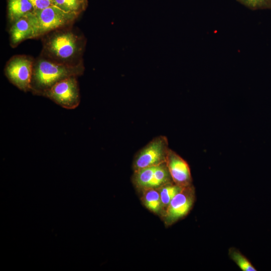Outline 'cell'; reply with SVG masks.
Wrapping results in <instances>:
<instances>
[{"label": "cell", "instance_id": "obj_16", "mask_svg": "<svg viewBox=\"0 0 271 271\" xmlns=\"http://www.w3.org/2000/svg\"><path fill=\"white\" fill-rule=\"evenodd\" d=\"M241 3L253 10L271 9V0H238Z\"/></svg>", "mask_w": 271, "mask_h": 271}, {"label": "cell", "instance_id": "obj_5", "mask_svg": "<svg viewBox=\"0 0 271 271\" xmlns=\"http://www.w3.org/2000/svg\"><path fill=\"white\" fill-rule=\"evenodd\" d=\"M38 27V38L55 30L73 25L78 17L56 6L35 11Z\"/></svg>", "mask_w": 271, "mask_h": 271}, {"label": "cell", "instance_id": "obj_15", "mask_svg": "<svg viewBox=\"0 0 271 271\" xmlns=\"http://www.w3.org/2000/svg\"><path fill=\"white\" fill-rule=\"evenodd\" d=\"M229 258L242 271H256L250 261L237 248L231 247L228 252Z\"/></svg>", "mask_w": 271, "mask_h": 271}, {"label": "cell", "instance_id": "obj_8", "mask_svg": "<svg viewBox=\"0 0 271 271\" xmlns=\"http://www.w3.org/2000/svg\"><path fill=\"white\" fill-rule=\"evenodd\" d=\"M139 189H158L166 184L173 182L166 163L134 171L132 178Z\"/></svg>", "mask_w": 271, "mask_h": 271}, {"label": "cell", "instance_id": "obj_11", "mask_svg": "<svg viewBox=\"0 0 271 271\" xmlns=\"http://www.w3.org/2000/svg\"><path fill=\"white\" fill-rule=\"evenodd\" d=\"M9 26L20 18L35 12L29 0H7Z\"/></svg>", "mask_w": 271, "mask_h": 271}, {"label": "cell", "instance_id": "obj_2", "mask_svg": "<svg viewBox=\"0 0 271 271\" xmlns=\"http://www.w3.org/2000/svg\"><path fill=\"white\" fill-rule=\"evenodd\" d=\"M84 69V63L69 66L55 62L40 55L34 60L30 91L34 94L43 96L61 80L82 75Z\"/></svg>", "mask_w": 271, "mask_h": 271}, {"label": "cell", "instance_id": "obj_1", "mask_svg": "<svg viewBox=\"0 0 271 271\" xmlns=\"http://www.w3.org/2000/svg\"><path fill=\"white\" fill-rule=\"evenodd\" d=\"M42 38L40 55L55 62L69 66L83 63L85 37L72 25L50 32Z\"/></svg>", "mask_w": 271, "mask_h": 271}, {"label": "cell", "instance_id": "obj_10", "mask_svg": "<svg viewBox=\"0 0 271 271\" xmlns=\"http://www.w3.org/2000/svg\"><path fill=\"white\" fill-rule=\"evenodd\" d=\"M166 164L173 182L184 187L192 185L190 167L182 157L169 149Z\"/></svg>", "mask_w": 271, "mask_h": 271}, {"label": "cell", "instance_id": "obj_12", "mask_svg": "<svg viewBox=\"0 0 271 271\" xmlns=\"http://www.w3.org/2000/svg\"><path fill=\"white\" fill-rule=\"evenodd\" d=\"M143 190L144 192L143 200L146 207L155 213H160L163 206L158 189L148 188Z\"/></svg>", "mask_w": 271, "mask_h": 271}, {"label": "cell", "instance_id": "obj_4", "mask_svg": "<svg viewBox=\"0 0 271 271\" xmlns=\"http://www.w3.org/2000/svg\"><path fill=\"white\" fill-rule=\"evenodd\" d=\"M169 149L165 136L155 138L137 154L133 162L134 171L166 163Z\"/></svg>", "mask_w": 271, "mask_h": 271}, {"label": "cell", "instance_id": "obj_6", "mask_svg": "<svg viewBox=\"0 0 271 271\" xmlns=\"http://www.w3.org/2000/svg\"><path fill=\"white\" fill-rule=\"evenodd\" d=\"M77 77L71 76L57 82L43 94L63 108L72 109L80 101Z\"/></svg>", "mask_w": 271, "mask_h": 271}, {"label": "cell", "instance_id": "obj_9", "mask_svg": "<svg viewBox=\"0 0 271 271\" xmlns=\"http://www.w3.org/2000/svg\"><path fill=\"white\" fill-rule=\"evenodd\" d=\"M9 34L10 45L13 48L26 40L38 38V23L34 12L20 18L10 25Z\"/></svg>", "mask_w": 271, "mask_h": 271}, {"label": "cell", "instance_id": "obj_17", "mask_svg": "<svg viewBox=\"0 0 271 271\" xmlns=\"http://www.w3.org/2000/svg\"><path fill=\"white\" fill-rule=\"evenodd\" d=\"M35 11H40L48 7L55 6L54 0H29Z\"/></svg>", "mask_w": 271, "mask_h": 271}, {"label": "cell", "instance_id": "obj_14", "mask_svg": "<svg viewBox=\"0 0 271 271\" xmlns=\"http://www.w3.org/2000/svg\"><path fill=\"white\" fill-rule=\"evenodd\" d=\"M183 188L172 182L164 185L158 189L160 193L163 208L166 210L172 199Z\"/></svg>", "mask_w": 271, "mask_h": 271}, {"label": "cell", "instance_id": "obj_7", "mask_svg": "<svg viewBox=\"0 0 271 271\" xmlns=\"http://www.w3.org/2000/svg\"><path fill=\"white\" fill-rule=\"evenodd\" d=\"M195 201V190L191 185L183 187L170 202L164 212L165 224L170 225L185 217Z\"/></svg>", "mask_w": 271, "mask_h": 271}, {"label": "cell", "instance_id": "obj_13", "mask_svg": "<svg viewBox=\"0 0 271 271\" xmlns=\"http://www.w3.org/2000/svg\"><path fill=\"white\" fill-rule=\"evenodd\" d=\"M54 5L62 10L79 16L87 9L88 0H54Z\"/></svg>", "mask_w": 271, "mask_h": 271}, {"label": "cell", "instance_id": "obj_3", "mask_svg": "<svg viewBox=\"0 0 271 271\" xmlns=\"http://www.w3.org/2000/svg\"><path fill=\"white\" fill-rule=\"evenodd\" d=\"M35 59L26 55H16L11 57L4 68L9 81L21 90H31Z\"/></svg>", "mask_w": 271, "mask_h": 271}]
</instances>
